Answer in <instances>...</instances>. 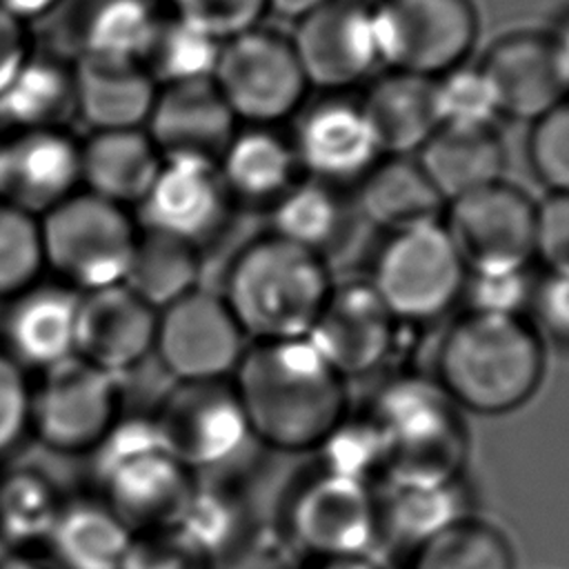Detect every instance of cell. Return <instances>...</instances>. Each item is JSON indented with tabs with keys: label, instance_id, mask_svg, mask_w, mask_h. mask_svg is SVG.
Masks as SVG:
<instances>
[{
	"label": "cell",
	"instance_id": "obj_25",
	"mask_svg": "<svg viewBox=\"0 0 569 569\" xmlns=\"http://www.w3.org/2000/svg\"><path fill=\"white\" fill-rule=\"evenodd\" d=\"M162 156L144 129L91 131L80 142L82 189L120 207H131L149 191Z\"/></svg>",
	"mask_w": 569,
	"mask_h": 569
},
{
	"label": "cell",
	"instance_id": "obj_56",
	"mask_svg": "<svg viewBox=\"0 0 569 569\" xmlns=\"http://www.w3.org/2000/svg\"><path fill=\"white\" fill-rule=\"evenodd\" d=\"M0 156H2V136H0Z\"/></svg>",
	"mask_w": 569,
	"mask_h": 569
},
{
	"label": "cell",
	"instance_id": "obj_29",
	"mask_svg": "<svg viewBox=\"0 0 569 569\" xmlns=\"http://www.w3.org/2000/svg\"><path fill=\"white\" fill-rule=\"evenodd\" d=\"M356 196L358 211L389 233L438 220L445 207L420 162L409 156H382L356 184Z\"/></svg>",
	"mask_w": 569,
	"mask_h": 569
},
{
	"label": "cell",
	"instance_id": "obj_22",
	"mask_svg": "<svg viewBox=\"0 0 569 569\" xmlns=\"http://www.w3.org/2000/svg\"><path fill=\"white\" fill-rule=\"evenodd\" d=\"M144 131L162 158L184 156L218 162L238 131V118L213 80L158 87Z\"/></svg>",
	"mask_w": 569,
	"mask_h": 569
},
{
	"label": "cell",
	"instance_id": "obj_27",
	"mask_svg": "<svg viewBox=\"0 0 569 569\" xmlns=\"http://www.w3.org/2000/svg\"><path fill=\"white\" fill-rule=\"evenodd\" d=\"M382 156H409L438 129L431 78L389 71L360 100Z\"/></svg>",
	"mask_w": 569,
	"mask_h": 569
},
{
	"label": "cell",
	"instance_id": "obj_12",
	"mask_svg": "<svg viewBox=\"0 0 569 569\" xmlns=\"http://www.w3.org/2000/svg\"><path fill=\"white\" fill-rule=\"evenodd\" d=\"M151 413L169 451L196 478L227 467L253 440L231 380L176 382Z\"/></svg>",
	"mask_w": 569,
	"mask_h": 569
},
{
	"label": "cell",
	"instance_id": "obj_49",
	"mask_svg": "<svg viewBox=\"0 0 569 569\" xmlns=\"http://www.w3.org/2000/svg\"><path fill=\"white\" fill-rule=\"evenodd\" d=\"M531 309L540 329L556 342L569 345V276L547 273L536 282Z\"/></svg>",
	"mask_w": 569,
	"mask_h": 569
},
{
	"label": "cell",
	"instance_id": "obj_51",
	"mask_svg": "<svg viewBox=\"0 0 569 569\" xmlns=\"http://www.w3.org/2000/svg\"><path fill=\"white\" fill-rule=\"evenodd\" d=\"M62 0H0V9L20 20L22 24H29L38 18L49 16Z\"/></svg>",
	"mask_w": 569,
	"mask_h": 569
},
{
	"label": "cell",
	"instance_id": "obj_4",
	"mask_svg": "<svg viewBox=\"0 0 569 569\" xmlns=\"http://www.w3.org/2000/svg\"><path fill=\"white\" fill-rule=\"evenodd\" d=\"M87 460L89 491L133 533L173 527L198 485L164 445L153 413H122Z\"/></svg>",
	"mask_w": 569,
	"mask_h": 569
},
{
	"label": "cell",
	"instance_id": "obj_39",
	"mask_svg": "<svg viewBox=\"0 0 569 569\" xmlns=\"http://www.w3.org/2000/svg\"><path fill=\"white\" fill-rule=\"evenodd\" d=\"M509 540L493 525L467 516L409 549L405 569H513Z\"/></svg>",
	"mask_w": 569,
	"mask_h": 569
},
{
	"label": "cell",
	"instance_id": "obj_11",
	"mask_svg": "<svg viewBox=\"0 0 569 569\" xmlns=\"http://www.w3.org/2000/svg\"><path fill=\"white\" fill-rule=\"evenodd\" d=\"M284 531L309 558L367 556L382 536L380 498L371 485L318 469L289 496Z\"/></svg>",
	"mask_w": 569,
	"mask_h": 569
},
{
	"label": "cell",
	"instance_id": "obj_28",
	"mask_svg": "<svg viewBox=\"0 0 569 569\" xmlns=\"http://www.w3.org/2000/svg\"><path fill=\"white\" fill-rule=\"evenodd\" d=\"M133 531L89 489L67 496L47 556L58 569H120Z\"/></svg>",
	"mask_w": 569,
	"mask_h": 569
},
{
	"label": "cell",
	"instance_id": "obj_14",
	"mask_svg": "<svg viewBox=\"0 0 569 569\" xmlns=\"http://www.w3.org/2000/svg\"><path fill=\"white\" fill-rule=\"evenodd\" d=\"M538 202L502 180L445 204L442 224L467 269L529 267Z\"/></svg>",
	"mask_w": 569,
	"mask_h": 569
},
{
	"label": "cell",
	"instance_id": "obj_36",
	"mask_svg": "<svg viewBox=\"0 0 569 569\" xmlns=\"http://www.w3.org/2000/svg\"><path fill=\"white\" fill-rule=\"evenodd\" d=\"M160 16L151 0H89L76 22L78 58L140 62Z\"/></svg>",
	"mask_w": 569,
	"mask_h": 569
},
{
	"label": "cell",
	"instance_id": "obj_7",
	"mask_svg": "<svg viewBox=\"0 0 569 569\" xmlns=\"http://www.w3.org/2000/svg\"><path fill=\"white\" fill-rule=\"evenodd\" d=\"M465 278L467 267L438 218L389 233L369 284L400 325H425L460 300Z\"/></svg>",
	"mask_w": 569,
	"mask_h": 569
},
{
	"label": "cell",
	"instance_id": "obj_48",
	"mask_svg": "<svg viewBox=\"0 0 569 569\" xmlns=\"http://www.w3.org/2000/svg\"><path fill=\"white\" fill-rule=\"evenodd\" d=\"M536 258L547 273L569 276V193H551L538 204Z\"/></svg>",
	"mask_w": 569,
	"mask_h": 569
},
{
	"label": "cell",
	"instance_id": "obj_34",
	"mask_svg": "<svg viewBox=\"0 0 569 569\" xmlns=\"http://www.w3.org/2000/svg\"><path fill=\"white\" fill-rule=\"evenodd\" d=\"M380 498L382 533L409 549L467 518V496L460 480L389 482Z\"/></svg>",
	"mask_w": 569,
	"mask_h": 569
},
{
	"label": "cell",
	"instance_id": "obj_16",
	"mask_svg": "<svg viewBox=\"0 0 569 569\" xmlns=\"http://www.w3.org/2000/svg\"><path fill=\"white\" fill-rule=\"evenodd\" d=\"M398 327L369 280H356L331 287L307 340L342 380L362 378L389 360Z\"/></svg>",
	"mask_w": 569,
	"mask_h": 569
},
{
	"label": "cell",
	"instance_id": "obj_23",
	"mask_svg": "<svg viewBox=\"0 0 569 569\" xmlns=\"http://www.w3.org/2000/svg\"><path fill=\"white\" fill-rule=\"evenodd\" d=\"M480 69L496 91L500 116L536 122L569 93L549 33L502 36L491 44Z\"/></svg>",
	"mask_w": 569,
	"mask_h": 569
},
{
	"label": "cell",
	"instance_id": "obj_2",
	"mask_svg": "<svg viewBox=\"0 0 569 569\" xmlns=\"http://www.w3.org/2000/svg\"><path fill=\"white\" fill-rule=\"evenodd\" d=\"M542 376L545 347L533 325L465 311L442 336L433 378L458 409L502 416L529 402Z\"/></svg>",
	"mask_w": 569,
	"mask_h": 569
},
{
	"label": "cell",
	"instance_id": "obj_18",
	"mask_svg": "<svg viewBox=\"0 0 569 569\" xmlns=\"http://www.w3.org/2000/svg\"><path fill=\"white\" fill-rule=\"evenodd\" d=\"M231 202L218 162L162 158L149 191L138 202V227L202 249L227 224Z\"/></svg>",
	"mask_w": 569,
	"mask_h": 569
},
{
	"label": "cell",
	"instance_id": "obj_8",
	"mask_svg": "<svg viewBox=\"0 0 569 569\" xmlns=\"http://www.w3.org/2000/svg\"><path fill=\"white\" fill-rule=\"evenodd\" d=\"M122 378L71 356L31 378V440L87 458L122 416Z\"/></svg>",
	"mask_w": 569,
	"mask_h": 569
},
{
	"label": "cell",
	"instance_id": "obj_52",
	"mask_svg": "<svg viewBox=\"0 0 569 569\" xmlns=\"http://www.w3.org/2000/svg\"><path fill=\"white\" fill-rule=\"evenodd\" d=\"M302 569H385L378 560L367 556H340V558H311Z\"/></svg>",
	"mask_w": 569,
	"mask_h": 569
},
{
	"label": "cell",
	"instance_id": "obj_44",
	"mask_svg": "<svg viewBox=\"0 0 569 569\" xmlns=\"http://www.w3.org/2000/svg\"><path fill=\"white\" fill-rule=\"evenodd\" d=\"M529 162L551 193H569V93L533 122Z\"/></svg>",
	"mask_w": 569,
	"mask_h": 569
},
{
	"label": "cell",
	"instance_id": "obj_24",
	"mask_svg": "<svg viewBox=\"0 0 569 569\" xmlns=\"http://www.w3.org/2000/svg\"><path fill=\"white\" fill-rule=\"evenodd\" d=\"M76 116L91 131L144 129L158 84L133 60L78 58L73 64Z\"/></svg>",
	"mask_w": 569,
	"mask_h": 569
},
{
	"label": "cell",
	"instance_id": "obj_30",
	"mask_svg": "<svg viewBox=\"0 0 569 569\" xmlns=\"http://www.w3.org/2000/svg\"><path fill=\"white\" fill-rule=\"evenodd\" d=\"M447 202L502 180L505 147L493 129L440 127L416 158Z\"/></svg>",
	"mask_w": 569,
	"mask_h": 569
},
{
	"label": "cell",
	"instance_id": "obj_15",
	"mask_svg": "<svg viewBox=\"0 0 569 569\" xmlns=\"http://www.w3.org/2000/svg\"><path fill=\"white\" fill-rule=\"evenodd\" d=\"M289 40L309 87L329 93L351 89L380 67L371 2L329 0L298 18Z\"/></svg>",
	"mask_w": 569,
	"mask_h": 569
},
{
	"label": "cell",
	"instance_id": "obj_5",
	"mask_svg": "<svg viewBox=\"0 0 569 569\" xmlns=\"http://www.w3.org/2000/svg\"><path fill=\"white\" fill-rule=\"evenodd\" d=\"M365 413L385 442L387 485L460 480L467 431L458 405L436 378L393 376L373 393Z\"/></svg>",
	"mask_w": 569,
	"mask_h": 569
},
{
	"label": "cell",
	"instance_id": "obj_19",
	"mask_svg": "<svg viewBox=\"0 0 569 569\" xmlns=\"http://www.w3.org/2000/svg\"><path fill=\"white\" fill-rule=\"evenodd\" d=\"M82 189L80 140L67 129L2 136L0 200L40 218Z\"/></svg>",
	"mask_w": 569,
	"mask_h": 569
},
{
	"label": "cell",
	"instance_id": "obj_40",
	"mask_svg": "<svg viewBox=\"0 0 569 569\" xmlns=\"http://www.w3.org/2000/svg\"><path fill=\"white\" fill-rule=\"evenodd\" d=\"M431 93L438 129H493L500 116L496 91L480 64H458L431 78Z\"/></svg>",
	"mask_w": 569,
	"mask_h": 569
},
{
	"label": "cell",
	"instance_id": "obj_13",
	"mask_svg": "<svg viewBox=\"0 0 569 569\" xmlns=\"http://www.w3.org/2000/svg\"><path fill=\"white\" fill-rule=\"evenodd\" d=\"M247 347L220 293L198 287L158 311L153 356L176 382L231 380Z\"/></svg>",
	"mask_w": 569,
	"mask_h": 569
},
{
	"label": "cell",
	"instance_id": "obj_42",
	"mask_svg": "<svg viewBox=\"0 0 569 569\" xmlns=\"http://www.w3.org/2000/svg\"><path fill=\"white\" fill-rule=\"evenodd\" d=\"M44 271L40 218L0 200V300L18 296Z\"/></svg>",
	"mask_w": 569,
	"mask_h": 569
},
{
	"label": "cell",
	"instance_id": "obj_53",
	"mask_svg": "<svg viewBox=\"0 0 569 569\" xmlns=\"http://www.w3.org/2000/svg\"><path fill=\"white\" fill-rule=\"evenodd\" d=\"M0 569H58L47 553H13L2 551Z\"/></svg>",
	"mask_w": 569,
	"mask_h": 569
},
{
	"label": "cell",
	"instance_id": "obj_35",
	"mask_svg": "<svg viewBox=\"0 0 569 569\" xmlns=\"http://www.w3.org/2000/svg\"><path fill=\"white\" fill-rule=\"evenodd\" d=\"M340 191L313 178H298L271 204L269 233L325 258L347 227V202Z\"/></svg>",
	"mask_w": 569,
	"mask_h": 569
},
{
	"label": "cell",
	"instance_id": "obj_9",
	"mask_svg": "<svg viewBox=\"0 0 569 569\" xmlns=\"http://www.w3.org/2000/svg\"><path fill=\"white\" fill-rule=\"evenodd\" d=\"M211 80L238 122L262 127L296 116L309 89L291 40L260 24L222 40Z\"/></svg>",
	"mask_w": 569,
	"mask_h": 569
},
{
	"label": "cell",
	"instance_id": "obj_32",
	"mask_svg": "<svg viewBox=\"0 0 569 569\" xmlns=\"http://www.w3.org/2000/svg\"><path fill=\"white\" fill-rule=\"evenodd\" d=\"M67 496L40 469L0 471V547L13 553H44Z\"/></svg>",
	"mask_w": 569,
	"mask_h": 569
},
{
	"label": "cell",
	"instance_id": "obj_26",
	"mask_svg": "<svg viewBox=\"0 0 569 569\" xmlns=\"http://www.w3.org/2000/svg\"><path fill=\"white\" fill-rule=\"evenodd\" d=\"M218 171L231 200L249 204H273L300 178L291 140L262 124L238 127L218 158Z\"/></svg>",
	"mask_w": 569,
	"mask_h": 569
},
{
	"label": "cell",
	"instance_id": "obj_1",
	"mask_svg": "<svg viewBox=\"0 0 569 569\" xmlns=\"http://www.w3.org/2000/svg\"><path fill=\"white\" fill-rule=\"evenodd\" d=\"M345 382L307 338L249 342L231 376L251 438L282 453L316 451L349 413Z\"/></svg>",
	"mask_w": 569,
	"mask_h": 569
},
{
	"label": "cell",
	"instance_id": "obj_3",
	"mask_svg": "<svg viewBox=\"0 0 569 569\" xmlns=\"http://www.w3.org/2000/svg\"><path fill=\"white\" fill-rule=\"evenodd\" d=\"M331 287L322 256L267 233L233 258L220 296L249 342H269L307 338Z\"/></svg>",
	"mask_w": 569,
	"mask_h": 569
},
{
	"label": "cell",
	"instance_id": "obj_6",
	"mask_svg": "<svg viewBox=\"0 0 569 569\" xmlns=\"http://www.w3.org/2000/svg\"><path fill=\"white\" fill-rule=\"evenodd\" d=\"M138 229L127 207L78 189L40 216L44 269L78 293L122 284Z\"/></svg>",
	"mask_w": 569,
	"mask_h": 569
},
{
	"label": "cell",
	"instance_id": "obj_50",
	"mask_svg": "<svg viewBox=\"0 0 569 569\" xmlns=\"http://www.w3.org/2000/svg\"><path fill=\"white\" fill-rule=\"evenodd\" d=\"M31 53L27 24L0 9V91Z\"/></svg>",
	"mask_w": 569,
	"mask_h": 569
},
{
	"label": "cell",
	"instance_id": "obj_46",
	"mask_svg": "<svg viewBox=\"0 0 569 569\" xmlns=\"http://www.w3.org/2000/svg\"><path fill=\"white\" fill-rule=\"evenodd\" d=\"M120 569H213L176 527L136 531Z\"/></svg>",
	"mask_w": 569,
	"mask_h": 569
},
{
	"label": "cell",
	"instance_id": "obj_38",
	"mask_svg": "<svg viewBox=\"0 0 569 569\" xmlns=\"http://www.w3.org/2000/svg\"><path fill=\"white\" fill-rule=\"evenodd\" d=\"M220 47L222 40L167 13L160 16L140 64L158 87L211 80Z\"/></svg>",
	"mask_w": 569,
	"mask_h": 569
},
{
	"label": "cell",
	"instance_id": "obj_45",
	"mask_svg": "<svg viewBox=\"0 0 569 569\" xmlns=\"http://www.w3.org/2000/svg\"><path fill=\"white\" fill-rule=\"evenodd\" d=\"M31 378L0 347V462L31 440Z\"/></svg>",
	"mask_w": 569,
	"mask_h": 569
},
{
	"label": "cell",
	"instance_id": "obj_41",
	"mask_svg": "<svg viewBox=\"0 0 569 569\" xmlns=\"http://www.w3.org/2000/svg\"><path fill=\"white\" fill-rule=\"evenodd\" d=\"M320 471L371 485L385 473V442L367 413H347L316 449Z\"/></svg>",
	"mask_w": 569,
	"mask_h": 569
},
{
	"label": "cell",
	"instance_id": "obj_37",
	"mask_svg": "<svg viewBox=\"0 0 569 569\" xmlns=\"http://www.w3.org/2000/svg\"><path fill=\"white\" fill-rule=\"evenodd\" d=\"M247 507L231 489L198 482L173 527L216 567L247 545Z\"/></svg>",
	"mask_w": 569,
	"mask_h": 569
},
{
	"label": "cell",
	"instance_id": "obj_31",
	"mask_svg": "<svg viewBox=\"0 0 569 569\" xmlns=\"http://www.w3.org/2000/svg\"><path fill=\"white\" fill-rule=\"evenodd\" d=\"M71 116H76L73 67L31 51L0 91V124L9 131L64 129Z\"/></svg>",
	"mask_w": 569,
	"mask_h": 569
},
{
	"label": "cell",
	"instance_id": "obj_17",
	"mask_svg": "<svg viewBox=\"0 0 569 569\" xmlns=\"http://www.w3.org/2000/svg\"><path fill=\"white\" fill-rule=\"evenodd\" d=\"M289 140L300 173L338 189L358 184L382 158L360 100L340 93L302 104Z\"/></svg>",
	"mask_w": 569,
	"mask_h": 569
},
{
	"label": "cell",
	"instance_id": "obj_20",
	"mask_svg": "<svg viewBox=\"0 0 569 569\" xmlns=\"http://www.w3.org/2000/svg\"><path fill=\"white\" fill-rule=\"evenodd\" d=\"M158 311L127 284L80 293L76 356L122 378L153 356Z\"/></svg>",
	"mask_w": 569,
	"mask_h": 569
},
{
	"label": "cell",
	"instance_id": "obj_43",
	"mask_svg": "<svg viewBox=\"0 0 569 569\" xmlns=\"http://www.w3.org/2000/svg\"><path fill=\"white\" fill-rule=\"evenodd\" d=\"M533 289L529 267L467 269L460 300L469 313L522 316L531 307Z\"/></svg>",
	"mask_w": 569,
	"mask_h": 569
},
{
	"label": "cell",
	"instance_id": "obj_47",
	"mask_svg": "<svg viewBox=\"0 0 569 569\" xmlns=\"http://www.w3.org/2000/svg\"><path fill=\"white\" fill-rule=\"evenodd\" d=\"M169 13L227 40L260 24L269 0H167Z\"/></svg>",
	"mask_w": 569,
	"mask_h": 569
},
{
	"label": "cell",
	"instance_id": "obj_33",
	"mask_svg": "<svg viewBox=\"0 0 569 569\" xmlns=\"http://www.w3.org/2000/svg\"><path fill=\"white\" fill-rule=\"evenodd\" d=\"M200 247L140 227L122 284L160 311L196 291L200 287Z\"/></svg>",
	"mask_w": 569,
	"mask_h": 569
},
{
	"label": "cell",
	"instance_id": "obj_21",
	"mask_svg": "<svg viewBox=\"0 0 569 569\" xmlns=\"http://www.w3.org/2000/svg\"><path fill=\"white\" fill-rule=\"evenodd\" d=\"M80 293L38 280L4 302L0 347L31 376L76 356Z\"/></svg>",
	"mask_w": 569,
	"mask_h": 569
},
{
	"label": "cell",
	"instance_id": "obj_10",
	"mask_svg": "<svg viewBox=\"0 0 569 569\" xmlns=\"http://www.w3.org/2000/svg\"><path fill=\"white\" fill-rule=\"evenodd\" d=\"M371 20L380 64L422 78L465 64L478 36L471 0H376Z\"/></svg>",
	"mask_w": 569,
	"mask_h": 569
},
{
	"label": "cell",
	"instance_id": "obj_54",
	"mask_svg": "<svg viewBox=\"0 0 569 569\" xmlns=\"http://www.w3.org/2000/svg\"><path fill=\"white\" fill-rule=\"evenodd\" d=\"M558 64L562 69V76L569 84V13L565 18H560V22L556 24V29L549 33Z\"/></svg>",
	"mask_w": 569,
	"mask_h": 569
},
{
	"label": "cell",
	"instance_id": "obj_55",
	"mask_svg": "<svg viewBox=\"0 0 569 569\" xmlns=\"http://www.w3.org/2000/svg\"><path fill=\"white\" fill-rule=\"evenodd\" d=\"M325 2H329V0H269V9H276L278 13L298 20V18L307 16L309 11L322 7Z\"/></svg>",
	"mask_w": 569,
	"mask_h": 569
}]
</instances>
